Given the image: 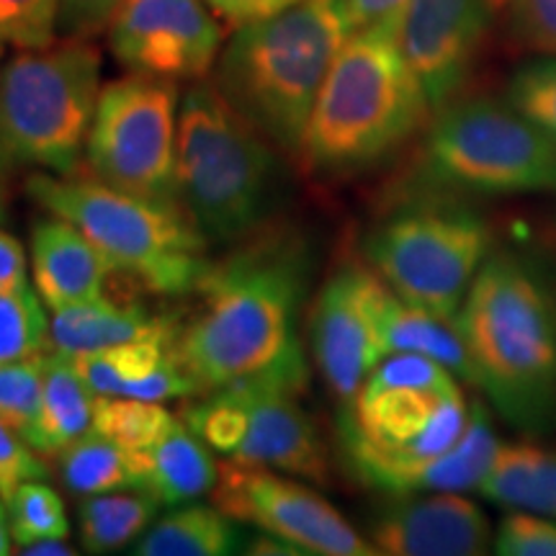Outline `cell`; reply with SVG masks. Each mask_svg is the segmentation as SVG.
I'll return each mask as SVG.
<instances>
[{
    "instance_id": "cell-41",
    "label": "cell",
    "mask_w": 556,
    "mask_h": 556,
    "mask_svg": "<svg viewBox=\"0 0 556 556\" xmlns=\"http://www.w3.org/2000/svg\"><path fill=\"white\" fill-rule=\"evenodd\" d=\"M242 552H245V554H261V556H268V554H274V556H296V554H302L296 546H291L289 541H283V539H278V536H270V533H266V536H263V539L250 541V546L242 548Z\"/></svg>"
},
{
    "instance_id": "cell-42",
    "label": "cell",
    "mask_w": 556,
    "mask_h": 556,
    "mask_svg": "<svg viewBox=\"0 0 556 556\" xmlns=\"http://www.w3.org/2000/svg\"><path fill=\"white\" fill-rule=\"evenodd\" d=\"M21 554L26 556H75L78 548L70 546L67 539H45L34 541L29 546H21Z\"/></svg>"
},
{
    "instance_id": "cell-44",
    "label": "cell",
    "mask_w": 556,
    "mask_h": 556,
    "mask_svg": "<svg viewBox=\"0 0 556 556\" xmlns=\"http://www.w3.org/2000/svg\"><path fill=\"white\" fill-rule=\"evenodd\" d=\"M5 157L3 152H0V168H3ZM3 208H5V191H3V176H0V219H3Z\"/></svg>"
},
{
    "instance_id": "cell-26",
    "label": "cell",
    "mask_w": 556,
    "mask_h": 556,
    "mask_svg": "<svg viewBox=\"0 0 556 556\" xmlns=\"http://www.w3.org/2000/svg\"><path fill=\"white\" fill-rule=\"evenodd\" d=\"M160 503L148 490L103 492L83 500L78 531L88 554H114L142 539Z\"/></svg>"
},
{
    "instance_id": "cell-11",
    "label": "cell",
    "mask_w": 556,
    "mask_h": 556,
    "mask_svg": "<svg viewBox=\"0 0 556 556\" xmlns=\"http://www.w3.org/2000/svg\"><path fill=\"white\" fill-rule=\"evenodd\" d=\"M178 114L173 80L129 73L103 86L86 144L93 178L137 197L176 199Z\"/></svg>"
},
{
    "instance_id": "cell-14",
    "label": "cell",
    "mask_w": 556,
    "mask_h": 556,
    "mask_svg": "<svg viewBox=\"0 0 556 556\" xmlns=\"http://www.w3.org/2000/svg\"><path fill=\"white\" fill-rule=\"evenodd\" d=\"M111 54L129 73L201 80L217 65L222 29L206 0H124L109 21Z\"/></svg>"
},
{
    "instance_id": "cell-29",
    "label": "cell",
    "mask_w": 556,
    "mask_h": 556,
    "mask_svg": "<svg viewBox=\"0 0 556 556\" xmlns=\"http://www.w3.org/2000/svg\"><path fill=\"white\" fill-rule=\"evenodd\" d=\"M50 345V317L37 289L0 294V364L34 358Z\"/></svg>"
},
{
    "instance_id": "cell-45",
    "label": "cell",
    "mask_w": 556,
    "mask_h": 556,
    "mask_svg": "<svg viewBox=\"0 0 556 556\" xmlns=\"http://www.w3.org/2000/svg\"><path fill=\"white\" fill-rule=\"evenodd\" d=\"M3 52H5V41L0 39V60H3Z\"/></svg>"
},
{
    "instance_id": "cell-36",
    "label": "cell",
    "mask_w": 556,
    "mask_h": 556,
    "mask_svg": "<svg viewBox=\"0 0 556 556\" xmlns=\"http://www.w3.org/2000/svg\"><path fill=\"white\" fill-rule=\"evenodd\" d=\"M513 29L526 47L556 58V0H507Z\"/></svg>"
},
{
    "instance_id": "cell-2",
    "label": "cell",
    "mask_w": 556,
    "mask_h": 556,
    "mask_svg": "<svg viewBox=\"0 0 556 556\" xmlns=\"http://www.w3.org/2000/svg\"><path fill=\"white\" fill-rule=\"evenodd\" d=\"M400 24L402 13H394L348 34L299 150L309 170L366 168L426 124L433 106L402 54Z\"/></svg>"
},
{
    "instance_id": "cell-24",
    "label": "cell",
    "mask_w": 556,
    "mask_h": 556,
    "mask_svg": "<svg viewBox=\"0 0 556 556\" xmlns=\"http://www.w3.org/2000/svg\"><path fill=\"white\" fill-rule=\"evenodd\" d=\"M96 394L83 381L73 358L54 351L45 353V389H41V456H60L70 443L93 428Z\"/></svg>"
},
{
    "instance_id": "cell-28",
    "label": "cell",
    "mask_w": 556,
    "mask_h": 556,
    "mask_svg": "<svg viewBox=\"0 0 556 556\" xmlns=\"http://www.w3.org/2000/svg\"><path fill=\"white\" fill-rule=\"evenodd\" d=\"M41 389H45V353L0 364V420L16 430L34 451L39 446Z\"/></svg>"
},
{
    "instance_id": "cell-30",
    "label": "cell",
    "mask_w": 556,
    "mask_h": 556,
    "mask_svg": "<svg viewBox=\"0 0 556 556\" xmlns=\"http://www.w3.org/2000/svg\"><path fill=\"white\" fill-rule=\"evenodd\" d=\"M5 505H9L11 533L16 546L70 536L65 503L45 479H29L21 484Z\"/></svg>"
},
{
    "instance_id": "cell-38",
    "label": "cell",
    "mask_w": 556,
    "mask_h": 556,
    "mask_svg": "<svg viewBox=\"0 0 556 556\" xmlns=\"http://www.w3.org/2000/svg\"><path fill=\"white\" fill-rule=\"evenodd\" d=\"M29 289V263L24 245L0 229V294H16Z\"/></svg>"
},
{
    "instance_id": "cell-35",
    "label": "cell",
    "mask_w": 556,
    "mask_h": 556,
    "mask_svg": "<svg viewBox=\"0 0 556 556\" xmlns=\"http://www.w3.org/2000/svg\"><path fill=\"white\" fill-rule=\"evenodd\" d=\"M47 467L29 443L0 420V497L9 503L13 492L29 479H45Z\"/></svg>"
},
{
    "instance_id": "cell-25",
    "label": "cell",
    "mask_w": 556,
    "mask_h": 556,
    "mask_svg": "<svg viewBox=\"0 0 556 556\" xmlns=\"http://www.w3.org/2000/svg\"><path fill=\"white\" fill-rule=\"evenodd\" d=\"M242 548L238 520L217 505L176 507L148 528L131 554L137 556H227Z\"/></svg>"
},
{
    "instance_id": "cell-13",
    "label": "cell",
    "mask_w": 556,
    "mask_h": 556,
    "mask_svg": "<svg viewBox=\"0 0 556 556\" xmlns=\"http://www.w3.org/2000/svg\"><path fill=\"white\" fill-rule=\"evenodd\" d=\"M309 371L302 343L263 371L232 381L248 407V433L229 462L268 467L309 482H328V456L312 417L299 405Z\"/></svg>"
},
{
    "instance_id": "cell-40",
    "label": "cell",
    "mask_w": 556,
    "mask_h": 556,
    "mask_svg": "<svg viewBox=\"0 0 556 556\" xmlns=\"http://www.w3.org/2000/svg\"><path fill=\"white\" fill-rule=\"evenodd\" d=\"M409 0H338L340 16H343L348 31L366 29L377 21L405 11Z\"/></svg>"
},
{
    "instance_id": "cell-7",
    "label": "cell",
    "mask_w": 556,
    "mask_h": 556,
    "mask_svg": "<svg viewBox=\"0 0 556 556\" xmlns=\"http://www.w3.org/2000/svg\"><path fill=\"white\" fill-rule=\"evenodd\" d=\"M26 191L52 217L67 219L152 294L180 296L197 289L208 268L206 238L176 199H150L99 178L34 173Z\"/></svg>"
},
{
    "instance_id": "cell-18",
    "label": "cell",
    "mask_w": 556,
    "mask_h": 556,
    "mask_svg": "<svg viewBox=\"0 0 556 556\" xmlns=\"http://www.w3.org/2000/svg\"><path fill=\"white\" fill-rule=\"evenodd\" d=\"M31 274L45 307L54 312L103 299L116 270L78 227L50 214L31 232Z\"/></svg>"
},
{
    "instance_id": "cell-33",
    "label": "cell",
    "mask_w": 556,
    "mask_h": 556,
    "mask_svg": "<svg viewBox=\"0 0 556 556\" xmlns=\"http://www.w3.org/2000/svg\"><path fill=\"white\" fill-rule=\"evenodd\" d=\"M507 99L528 119L556 131V60L520 67L507 88Z\"/></svg>"
},
{
    "instance_id": "cell-3",
    "label": "cell",
    "mask_w": 556,
    "mask_h": 556,
    "mask_svg": "<svg viewBox=\"0 0 556 556\" xmlns=\"http://www.w3.org/2000/svg\"><path fill=\"white\" fill-rule=\"evenodd\" d=\"M348 34L338 0H302L248 21L219 52L214 86L276 150L299 155L319 88Z\"/></svg>"
},
{
    "instance_id": "cell-6",
    "label": "cell",
    "mask_w": 556,
    "mask_h": 556,
    "mask_svg": "<svg viewBox=\"0 0 556 556\" xmlns=\"http://www.w3.org/2000/svg\"><path fill=\"white\" fill-rule=\"evenodd\" d=\"M281 191L274 144L229 106L217 86L180 96L176 197L208 245L245 240L270 217Z\"/></svg>"
},
{
    "instance_id": "cell-31",
    "label": "cell",
    "mask_w": 556,
    "mask_h": 556,
    "mask_svg": "<svg viewBox=\"0 0 556 556\" xmlns=\"http://www.w3.org/2000/svg\"><path fill=\"white\" fill-rule=\"evenodd\" d=\"M184 422L197 433L212 451H219L227 458L240 448L248 433L245 400L232 384L208 392L204 402H197L186 409Z\"/></svg>"
},
{
    "instance_id": "cell-27",
    "label": "cell",
    "mask_w": 556,
    "mask_h": 556,
    "mask_svg": "<svg viewBox=\"0 0 556 556\" xmlns=\"http://www.w3.org/2000/svg\"><path fill=\"white\" fill-rule=\"evenodd\" d=\"M178 417L163 407V402L131 397H96L93 430L114 438L116 443L139 454H148Z\"/></svg>"
},
{
    "instance_id": "cell-10",
    "label": "cell",
    "mask_w": 556,
    "mask_h": 556,
    "mask_svg": "<svg viewBox=\"0 0 556 556\" xmlns=\"http://www.w3.org/2000/svg\"><path fill=\"white\" fill-rule=\"evenodd\" d=\"M490 250V227L469 212L417 208L371 232L366 255L402 302L456 319Z\"/></svg>"
},
{
    "instance_id": "cell-39",
    "label": "cell",
    "mask_w": 556,
    "mask_h": 556,
    "mask_svg": "<svg viewBox=\"0 0 556 556\" xmlns=\"http://www.w3.org/2000/svg\"><path fill=\"white\" fill-rule=\"evenodd\" d=\"M296 3H302V0H206L208 9L235 26L274 16V13L287 11Z\"/></svg>"
},
{
    "instance_id": "cell-5",
    "label": "cell",
    "mask_w": 556,
    "mask_h": 556,
    "mask_svg": "<svg viewBox=\"0 0 556 556\" xmlns=\"http://www.w3.org/2000/svg\"><path fill=\"white\" fill-rule=\"evenodd\" d=\"M467 422V400L446 366L420 353H392L348 405L340 438L361 482L405 495L407 479L454 448Z\"/></svg>"
},
{
    "instance_id": "cell-23",
    "label": "cell",
    "mask_w": 556,
    "mask_h": 556,
    "mask_svg": "<svg viewBox=\"0 0 556 556\" xmlns=\"http://www.w3.org/2000/svg\"><path fill=\"white\" fill-rule=\"evenodd\" d=\"M60 471L70 492L83 497L119 490H144L148 454H139L114 438L90 428L60 454Z\"/></svg>"
},
{
    "instance_id": "cell-32",
    "label": "cell",
    "mask_w": 556,
    "mask_h": 556,
    "mask_svg": "<svg viewBox=\"0 0 556 556\" xmlns=\"http://www.w3.org/2000/svg\"><path fill=\"white\" fill-rule=\"evenodd\" d=\"M62 0H0V39L18 50H45L58 39Z\"/></svg>"
},
{
    "instance_id": "cell-21",
    "label": "cell",
    "mask_w": 556,
    "mask_h": 556,
    "mask_svg": "<svg viewBox=\"0 0 556 556\" xmlns=\"http://www.w3.org/2000/svg\"><path fill=\"white\" fill-rule=\"evenodd\" d=\"M217 477L219 467L208 454V446L180 420L173 422L148 451L144 490L160 505H184L201 495H212Z\"/></svg>"
},
{
    "instance_id": "cell-34",
    "label": "cell",
    "mask_w": 556,
    "mask_h": 556,
    "mask_svg": "<svg viewBox=\"0 0 556 556\" xmlns=\"http://www.w3.org/2000/svg\"><path fill=\"white\" fill-rule=\"evenodd\" d=\"M492 546L500 556H556V520L513 513L503 518Z\"/></svg>"
},
{
    "instance_id": "cell-12",
    "label": "cell",
    "mask_w": 556,
    "mask_h": 556,
    "mask_svg": "<svg viewBox=\"0 0 556 556\" xmlns=\"http://www.w3.org/2000/svg\"><path fill=\"white\" fill-rule=\"evenodd\" d=\"M212 503L238 523L258 526L302 554L374 556L379 554L323 495L255 464H219Z\"/></svg>"
},
{
    "instance_id": "cell-9",
    "label": "cell",
    "mask_w": 556,
    "mask_h": 556,
    "mask_svg": "<svg viewBox=\"0 0 556 556\" xmlns=\"http://www.w3.org/2000/svg\"><path fill=\"white\" fill-rule=\"evenodd\" d=\"M422 168L435 184L482 193L556 191V131L497 101L443 109L428 131Z\"/></svg>"
},
{
    "instance_id": "cell-19",
    "label": "cell",
    "mask_w": 556,
    "mask_h": 556,
    "mask_svg": "<svg viewBox=\"0 0 556 556\" xmlns=\"http://www.w3.org/2000/svg\"><path fill=\"white\" fill-rule=\"evenodd\" d=\"M180 325L144 307H122L106 296L78 307L54 309L50 317V345L54 351L78 356L88 351L131 343V340H170L176 343Z\"/></svg>"
},
{
    "instance_id": "cell-20",
    "label": "cell",
    "mask_w": 556,
    "mask_h": 556,
    "mask_svg": "<svg viewBox=\"0 0 556 556\" xmlns=\"http://www.w3.org/2000/svg\"><path fill=\"white\" fill-rule=\"evenodd\" d=\"M379 328L389 356L392 353H420V356L446 366L454 377L467 384L482 387L467 340L458 332L454 319L435 317L426 309L413 307L387 287L379 307Z\"/></svg>"
},
{
    "instance_id": "cell-16",
    "label": "cell",
    "mask_w": 556,
    "mask_h": 556,
    "mask_svg": "<svg viewBox=\"0 0 556 556\" xmlns=\"http://www.w3.org/2000/svg\"><path fill=\"white\" fill-rule=\"evenodd\" d=\"M490 11V0H409L402 11V54L433 109L467 78Z\"/></svg>"
},
{
    "instance_id": "cell-43",
    "label": "cell",
    "mask_w": 556,
    "mask_h": 556,
    "mask_svg": "<svg viewBox=\"0 0 556 556\" xmlns=\"http://www.w3.org/2000/svg\"><path fill=\"white\" fill-rule=\"evenodd\" d=\"M13 533H11V518H9V505L0 497V556H9L13 552Z\"/></svg>"
},
{
    "instance_id": "cell-4",
    "label": "cell",
    "mask_w": 556,
    "mask_h": 556,
    "mask_svg": "<svg viewBox=\"0 0 556 556\" xmlns=\"http://www.w3.org/2000/svg\"><path fill=\"white\" fill-rule=\"evenodd\" d=\"M454 323L500 413L526 428L552 420L556 307L544 283L513 255L484 261Z\"/></svg>"
},
{
    "instance_id": "cell-8",
    "label": "cell",
    "mask_w": 556,
    "mask_h": 556,
    "mask_svg": "<svg viewBox=\"0 0 556 556\" xmlns=\"http://www.w3.org/2000/svg\"><path fill=\"white\" fill-rule=\"evenodd\" d=\"M101 96V54L86 39L24 50L0 67L5 163L75 176Z\"/></svg>"
},
{
    "instance_id": "cell-22",
    "label": "cell",
    "mask_w": 556,
    "mask_h": 556,
    "mask_svg": "<svg viewBox=\"0 0 556 556\" xmlns=\"http://www.w3.org/2000/svg\"><path fill=\"white\" fill-rule=\"evenodd\" d=\"M477 490L497 505L556 520V451L500 446Z\"/></svg>"
},
{
    "instance_id": "cell-17",
    "label": "cell",
    "mask_w": 556,
    "mask_h": 556,
    "mask_svg": "<svg viewBox=\"0 0 556 556\" xmlns=\"http://www.w3.org/2000/svg\"><path fill=\"white\" fill-rule=\"evenodd\" d=\"M371 544L389 556H482L492 546V528L471 500L435 492L381 513Z\"/></svg>"
},
{
    "instance_id": "cell-15",
    "label": "cell",
    "mask_w": 556,
    "mask_h": 556,
    "mask_svg": "<svg viewBox=\"0 0 556 556\" xmlns=\"http://www.w3.org/2000/svg\"><path fill=\"white\" fill-rule=\"evenodd\" d=\"M384 291L387 283L377 270L345 266L325 283L312 309V351L343 405L356 400L368 374L389 356L379 328Z\"/></svg>"
},
{
    "instance_id": "cell-37",
    "label": "cell",
    "mask_w": 556,
    "mask_h": 556,
    "mask_svg": "<svg viewBox=\"0 0 556 556\" xmlns=\"http://www.w3.org/2000/svg\"><path fill=\"white\" fill-rule=\"evenodd\" d=\"M124 0H62L58 31L65 39H88L103 31Z\"/></svg>"
},
{
    "instance_id": "cell-1",
    "label": "cell",
    "mask_w": 556,
    "mask_h": 556,
    "mask_svg": "<svg viewBox=\"0 0 556 556\" xmlns=\"http://www.w3.org/2000/svg\"><path fill=\"white\" fill-rule=\"evenodd\" d=\"M307 255L291 238H263L208 263L199 309L176 340V358L199 394L263 371L299 345L296 317Z\"/></svg>"
}]
</instances>
